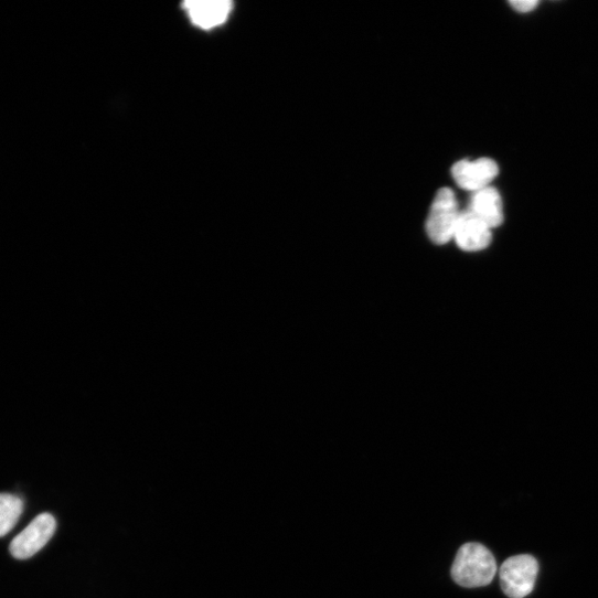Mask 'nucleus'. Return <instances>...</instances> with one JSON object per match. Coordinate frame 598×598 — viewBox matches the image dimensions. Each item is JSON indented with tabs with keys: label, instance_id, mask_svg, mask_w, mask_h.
<instances>
[{
	"label": "nucleus",
	"instance_id": "8",
	"mask_svg": "<svg viewBox=\"0 0 598 598\" xmlns=\"http://www.w3.org/2000/svg\"><path fill=\"white\" fill-rule=\"evenodd\" d=\"M469 211L492 231L500 227L504 222L501 195L492 186L473 193Z\"/></svg>",
	"mask_w": 598,
	"mask_h": 598
},
{
	"label": "nucleus",
	"instance_id": "6",
	"mask_svg": "<svg viewBox=\"0 0 598 598\" xmlns=\"http://www.w3.org/2000/svg\"><path fill=\"white\" fill-rule=\"evenodd\" d=\"M492 229L469 210L461 212L453 242L467 253L487 249L492 243Z\"/></svg>",
	"mask_w": 598,
	"mask_h": 598
},
{
	"label": "nucleus",
	"instance_id": "1",
	"mask_svg": "<svg viewBox=\"0 0 598 598\" xmlns=\"http://www.w3.org/2000/svg\"><path fill=\"white\" fill-rule=\"evenodd\" d=\"M498 570L496 560L490 549L476 542L460 547L451 568L453 580L466 588L489 585Z\"/></svg>",
	"mask_w": 598,
	"mask_h": 598
},
{
	"label": "nucleus",
	"instance_id": "3",
	"mask_svg": "<svg viewBox=\"0 0 598 598\" xmlns=\"http://www.w3.org/2000/svg\"><path fill=\"white\" fill-rule=\"evenodd\" d=\"M537 574L538 563L534 556H512L499 569L502 590L510 598H524L533 591Z\"/></svg>",
	"mask_w": 598,
	"mask_h": 598
},
{
	"label": "nucleus",
	"instance_id": "5",
	"mask_svg": "<svg viewBox=\"0 0 598 598\" xmlns=\"http://www.w3.org/2000/svg\"><path fill=\"white\" fill-rule=\"evenodd\" d=\"M451 173L461 189L476 193L490 186L499 174V167L489 158L461 160L452 167Z\"/></svg>",
	"mask_w": 598,
	"mask_h": 598
},
{
	"label": "nucleus",
	"instance_id": "7",
	"mask_svg": "<svg viewBox=\"0 0 598 598\" xmlns=\"http://www.w3.org/2000/svg\"><path fill=\"white\" fill-rule=\"evenodd\" d=\"M191 23L202 30H212L223 25L232 10L228 0H190L183 4Z\"/></svg>",
	"mask_w": 598,
	"mask_h": 598
},
{
	"label": "nucleus",
	"instance_id": "2",
	"mask_svg": "<svg viewBox=\"0 0 598 598\" xmlns=\"http://www.w3.org/2000/svg\"><path fill=\"white\" fill-rule=\"evenodd\" d=\"M460 215L455 192L448 188L440 189L433 201L426 222L429 239L439 246L453 241Z\"/></svg>",
	"mask_w": 598,
	"mask_h": 598
},
{
	"label": "nucleus",
	"instance_id": "9",
	"mask_svg": "<svg viewBox=\"0 0 598 598\" xmlns=\"http://www.w3.org/2000/svg\"><path fill=\"white\" fill-rule=\"evenodd\" d=\"M24 512L23 500L14 494L0 493V537L9 534Z\"/></svg>",
	"mask_w": 598,
	"mask_h": 598
},
{
	"label": "nucleus",
	"instance_id": "10",
	"mask_svg": "<svg viewBox=\"0 0 598 598\" xmlns=\"http://www.w3.org/2000/svg\"><path fill=\"white\" fill-rule=\"evenodd\" d=\"M510 6L519 13L526 14L538 7L536 0H513Z\"/></svg>",
	"mask_w": 598,
	"mask_h": 598
},
{
	"label": "nucleus",
	"instance_id": "4",
	"mask_svg": "<svg viewBox=\"0 0 598 598\" xmlns=\"http://www.w3.org/2000/svg\"><path fill=\"white\" fill-rule=\"evenodd\" d=\"M57 528L56 519L51 513L40 514L11 543V554L18 559H28L43 549Z\"/></svg>",
	"mask_w": 598,
	"mask_h": 598
}]
</instances>
